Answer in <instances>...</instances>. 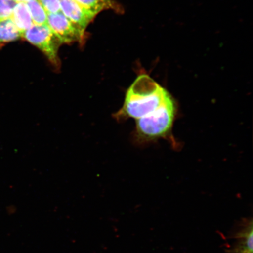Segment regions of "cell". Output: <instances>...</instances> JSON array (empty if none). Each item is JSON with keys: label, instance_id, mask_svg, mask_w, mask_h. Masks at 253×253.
<instances>
[{"label": "cell", "instance_id": "obj_4", "mask_svg": "<svg viewBox=\"0 0 253 253\" xmlns=\"http://www.w3.org/2000/svg\"><path fill=\"white\" fill-rule=\"evenodd\" d=\"M253 219L245 217L236 221L229 233L230 239L235 240L226 253H253Z\"/></svg>", "mask_w": 253, "mask_h": 253}, {"label": "cell", "instance_id": "obj_6", "mask_svg": "<svg viewBox=\"0 0 253 253\" xmlns=\"http://www.w3.org/2000/svg\"><path fill=\"white\" fill-rule=\"evenodd\" d=\"M62 13L78 29L84 32L95 16L86 11L75 0H60Z\"/></svg>", "mask_w": 253, "mask_h": 253}, {"label": "cell", "instance_id": "obj_10", "mask_svg": "<svg viewBox=\"0 0 253 253\" xmlns=\"http://www.w3.org/2000/svg\"><path fill=\"white\" fill-rule=\"evenodd\" d=\"M33 20L34 25H47V14L39 0L25 2Z\"/></svg>", "mask_w": 253, "mask_h": 253}, {"label": "cell", "instance_id": "obj_1", "mask_svg": "<svg viewBox=\"0 0 253 253\" xmlns=\"http://www.w3.org/2000/svg\"><path fill=\"white\" fill-rule=\"evenodd\" d=\"M170 93L146 74L139 75L126 90L124 104L113 118L118 122L137 120L156 110Z\"/></svg>", "mask_w": 253, "mask_h": 253}, {"label": "cell", "instance_id": "obj_5", "mask_svg": "<svg viewBox=\"0 0 253 253\" xmlns=\"http://www.w3.org/2000/svg\"><path fill=\"white\" fill-rule=\"evenodd\" d=\"M47 25L62 43L77 42L84 39V32L75 26L61 12L47 14Z\"/></svg>", "mask_w": 253, "mask_h": 253}, {"label": "cell", "instance_id": "obj_11", "mask_svg": "<svg viewBox=\"0 0 253 253\" xmlns=\"http://www.w3.org/2000/svg\"><path fill=\"white\" fill-rule=\"evenodd\" d=\"M17 3L14 0H0V21L11 18Z\"/></svg>", "mask_w": 253, "mask_h": 253}, {"label": "cell", "instance_id": "obj_3", "mask_svg": "<svg viewBox=\"0 0 253 253\" xmlns=\"http://www.w3.org/2000/svg\"><path fill=\"white\" fill-rule=\"evenodd\" d=\"M23 37L41 50L56 69L61 67L58 50L62 43L46 25H33Z\"/></svg>", "mask_w": 253, "mask_h": 253}, {"label": "cell", "instance_id": "obj_13", "mask_svg": "<svg viewBox=\"0 0 253 253\" xmlns=\"http://www.w3.org/2000/svg\"><path fill=\"white\" fill-rule=\"evenodd\" d=\"M14 1H15L17 2H25L28 1H29V0H14Z\"/></svg>", "mask_w": 253, "mask_h": 253}, {"label": "cell", "instance_id": "obj_2", "mask_svg": "<svg viewBox=\"0 0 253 253\" xmlns=\"http://www.w3.org/2000/svg\"><path fill=\"white\" fill-rule=\"evenodd\" d=\"M176 112L175 101L170 94L156 110L136 120L134 141L140 144L164 138L176 146V142L172 134Z\"/></svg>", "mask_w": 253, "mask_h": 253}, {"label": "cell", "instance_id": "obj_7", "mask_svg": "<svg viewBox=\"0 0 253 253\" xmlns=\"http://www.w3.org/2000/svg\"><path fill=\"white\" fill-rule=\"evenodd\" d=\"M15 26L20 31L22 37L25 31L34 25L33 20L25 2H18L11 17Z\"/></svg>", "mask_w": 253, "mask_h": 253}, {"label": "cell", "instance_id": "obj_9", "mask_svg": "<svg viewBox=\"0 0 253 253\" xmlns=\"http://www.w3.org/2000/svg\"><path fill=\"white\" fill-rule=\"evenodd\" d=\"M22 35L11 18L0 21V44L17 41Z\"/></svg>", "mask_w": 253, "mask_h": 253}, {"label": "cell", "instance_id": "obj_8", "mask_svg": "<svg viewBox=\"0 0 253 253\" xmlns=\"http://www.w3.org/2000/svg\"><path fill=\"white\" fill-rule=\"evenodd\" d=\"M85 10L96 16L105 9L122 11L120 6L112 0H75Z\"/></svg>", "mask_w": 253, "mask_h": 253}, {"label": "cell", "instance_id": "obj_12", "mask_svg": "<svg viewBox=\"0 0 253 253\" xmlns=\"http://www.w3.org/2000/svg\"><path fill=\"white\" fill-rule=\"evenodd\" d=\"M47 14L61 12L60 0H39Z\"/></svg>", "mask_w": 253, "mask_h": 253}]
</instances>
